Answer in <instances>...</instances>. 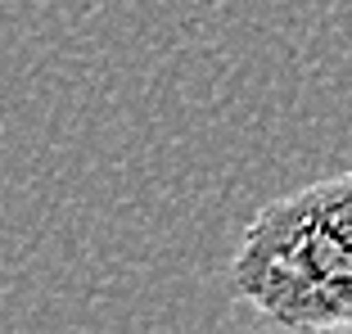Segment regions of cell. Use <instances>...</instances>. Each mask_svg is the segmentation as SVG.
<instances>
[{"mask_svg":"<svg viewBox=\"0 0 352 334\" xmlns=\"http://www.w3.org/2000/svg\"><path fill=\"white\" fill-rule=\"evenodd\" d=\"M230 289L280 330H352V167L271 199L230 258Z\"/></svg>","mask_w":352,"mask_h":334,"instance_id":"6da1fadb","label":"cell"}]
</instances>
